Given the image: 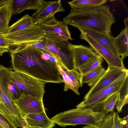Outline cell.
Wrapping results in <instances>:
<instances>
[{"mask_svg":"<svg viewBox=\"0 0 128 128\" xmlns=\"http://www.w3.org/2000/svg\"><path fill=\"white\" fill-rule=\"evenodd\" d=\"M113 128H121L120 123V118L117 112H114Z\"/></svg>","mask_w":128,"mask_h":128,"instance_id":"32","label":"cell"},{"mask_svg":"<svg viewBox=\"0 0 128 128\" xmlns=\"http://www.w3.org/2000/svg\"><path fill=\"white\" fill-rule=\"evenodd\" d=\"M124 23L125 26V29L128 30V18L127 17L124 20Z\"/></svg>","mask_w":128,"mask_h":128,"instance_id":"34","label":"cell"},{"mask_svg":"<svg viewBox=\"0 0 128 128\" xmlns=\"http://www.w3.org/2000/svg\"><path fill=\"white\" fill-rule=\"evenodd\" d=\"M82 128H96L95 127L91 126H88L86 125L85 126H84Z\"/></svg>","mask_w":128,"mask_h":128,"instance_id":"36","label":"cell"},{"mask_svg":"<svg viewBox=\"0 0 128 128\" xmlns=\"http://www.w3.org/2000/svg\"><path fill=\"white\" fill-rule=\"evenodd\" d=\"M44 31L40 26L34 24L26 29L13 32L2 34L10 46H26L41 40Z\"/></svg>","mask_w":128,"mask_h":128,"instance_id":"6","label":"cell"},{"mask_svg":"<svg viewBox=\"0 0 128 128\" xmlns=\"http://www.w3.org/2000/svg\"><path fill=\"white\" fill-rule=\"evenodd\" d=\"M14 102L24 118L29 114L46 112L43 100L30 96L22 95Z\"/></svg>","mask_w":128,"mask_h":128,"instance_id":"12","label":"cell"},{"mask_svg":"<svg viewBox=\"0 0 128 128\" xmlns=\"http://www.w3.org/2000/svg\"><path fill=\"white\" fill-rule=\"evenodd\" d=\"M118 100L116 105L117 113H120L123 107L128 103V77L118 92Z\"/></svg>","mask_w":128,"mask_h":128,"instance_id":"25","label":"cell"},{"mask_svg":"<svg viewBox=\"0 0 128 128\" xmlns=\"http://www.w3.org/2000/svg\"><path fill=\"white\" fill-rule=\"evenodd\" d=\"M4 36L0 34V56L9 52L10 48Z\"/></svg>","mask_w":128,"mask_h":128,"instance_id":"31","label":"cell"},{"mask_svg":"<svg viewBox=\"0 0 128 128\" xmlns=\"http://www.w3.org/2000/svg\"><path fill=\"white\" fill-rule=\"evenodd\" d=\"M103 58L96 54L88 59L77 70L83 76L101 65Z\"/></svg>","mask_w":128,"mask_h":128,"instance_id":"22","label":"cell"},{"mask_svg":"<svg viewBox=\"0 0 128 128\" xmlns=\"http://www.w3.org/2000/svg\"><path fill=\"white\" fill-rule=\"evenodd\" d=\"M0 128H2L0 126Z\"/></svg>","mask_w":128,"mask_h":128,"instance_id":"37","label":"cell"},{"mask_svg":"<svg viewBox=\"0 0 128 128\" xmlns=\"http://www.w3.org/2000/svg\"><path fill=\"white\" fill-rule=\"evenodd\" d=\"M9 0H0V7L7 3Z\"/></svg>","mask_w":128,"mask_h":128,"instance_id":"35","label":"cell"},{"mask_svg":"<svg viewBox=\"0 0 128 128\" xmlns=\"http://www.w3.org/2000/svg\"><path fill=\"white\" fill-rule=\"evenodd\" d=\"M106 115L102 111L76 107L58 114L50 119L55 124L64 127L85 124L98 128Z\"/></svg>","mask_w":128,"mask_h":128,"instance_id":"3","label":"cell"},{"mask_svg":"<svg viewBox=\"0 0 128 128\" xmlns=\"http://www.w3.org/2000/svg\"><path fill=\"white\" fill-rule=\"evenodd\" d=\"M0 126L2 128H17L4 114L0 112Z\"/></svg>","mask_w":128,"mask_h":128,"instance_id":"30","label":"cell"},{"mask_svg":"<svg viewBox=\"0 0 128 128\" xmlns=\"http://www.w3.org/2000/svg\"><path fill=\"white\" fill-rule=\"evenodd\" d=\"M24 119L26 125L23 128H52L55 124L48 117L46 112L29 114Z\"/></svg>","mask_w":128,"mask_h":128,"instance_id":"16","label":"cell"},{"mask_svg":"<svg viewBox=\"0 0 128 128\" xmlns=\"http://www.w3.org/2000/svg\"><path fill=\"white\" fill-rule=\"evenodd\" d=\"M71 8L69 14L63 19V21L66 24L111 35V26L115 22V20L108 6Z\"/></svg>","mask_w":128,"mask_h":128,"instance_id":"2","label":"cell"},{"mask_svg":"<svg viewBox=\"0 0 128 128\" xmlns=\"http://www.w3.org/2000/svg\"><path fill=\"white\" fill-rule=\"evenodd\" d=\"M68 41H57L47 38L44 50L52 53L68 70L74 69L73 56Z\"/></svg>","mask_w":128,"mask_h":128,"instance_id":"8","label":"cell"},{"mask_svg":"<svg viewBox=\"0 0 128 128\" xmlns=\"http://www.w3.org/2000/svg\"><path fill=\"white\" fill-rule=\"evenodd\" d=\"M10 49L14 71L23 73L47 82H63L57 65L60 62L50 52L28 45Z\"/></svg>","mask_w":128,"mask_h":128,"instance_id":"1","label":"cell"},{"mask_svg":"<svg viewBox=\"0 0 128 128\" xmlns=\"http://www.w3.org/2000/svg\"><path fill=\"white\" fill-rule=\"evenodd\" d=\"M34 24L32 16L26 14L10 26L6 33L9 34L20 31Z\"/></svg>","mask_w":128,"mask_h":128,"instance_id":"21","label":"cell"},{"mask_svg":"<svg viewBox=\"0 0 128 128\" xmlns=\"http://www.w3.org/2000/svg\"><path fill=\"white\" fill-rule=\"evenodd\" d=\"M105 71L101 65L94 69L83 76V84H87L88 86L92 87L98 82Z\"/></svg>","mask_w":128,"mask_h":128,"instance_id":"24","label":"cell"},{"mask_svg":"<svg viewBox=\"0 0 128 128\" xmlns=\"http://www.w3.org/2000/svg\"><path fill=\"white\" fill-rule=\"evenodd\" d=\"M120 123L121 128H128V115L122 118H120Z\"/></svg>","mask_w":128,"mask_h":128,"instance_id":"33","label":"cell"},{"mask_svg":"<svg viewBox=\"0 0 128 128\" xmlns=\"http://www.w3.org/2000/svg\"><path fill=\"white\" fill-rule=\"evenodd\" d=\"M68 46L72 54L74 69H78L90 58L96 54L90 46L74 45L70 43Z\"/></svg>","mask_w":128,"mask_h":128,"instance_id":"14","label":"cell"},{"mask_svg":"<svg viewBox=\"0 0 128 128\" xmlns=\"http://www.w3.org/2000/svg\"><path fill=\"white\" fill-rule=\"evenodd\" d=\"M118 92H116L109 96L104 102L102 111L106 115L114 111L118 101Z\"/></svg>","mask_w":128,"mask_h":128,"instance_id":"27","label":"cell"},{"mask_svg":"<svg viewBox=\"0 0 128 128\" xmlns=\"http://www.w3.org/2000/svg\"><path fill=\"white\" fill-rule=\"evenodd\" d=\"M10 67L0 64V112L17 127L26 125L24 118L10 97L5 84L4 78Z\"/></svg>","mask_w":128,"mask_h":128,"instance_id":"4","label":"cell"},{"mask_svg":"<svg viewBox=\"0 0 128 128\" xmlns=\"http://www.w3.org/2000/svg\"><path fill=\"white\" fill-rule=\"evenodd\" d=\"M44 36L46 38L54 40L64 41H68V39L62 35L56 33L44 30Z\"/></svg>","mask_w":128,"mask_h":128,"instance_id":"29","label":"cell"},{"mask_svg":"<svg viewBox=\"0 0 128 128\" xmlns=\"http://www.w3.org/2000/svg\"><path fill=\"white\" fill-rule=\"evenodd\" d=\"M65 11L60 0L45 1L41 6L33 14L32 16L34 24L36 25H52L56 23L58 21L55 18L54 14L58 12Z\"/></svg>","mask_w":128,"mask_h":128,"instance_id":"7","label":"cell"},{"mask_svg":"<svg viewBox=\"0 0 128 128\" xmlns=\"http://www.w3.org/2000/svg\"><path fill=\"white\" fill-rule=\"evenodd\" d=\"M114 112H111L105 115L98 128H114Z\"/></svg>","mask_w":128,"mask_h":128,"instance_id":"28","label":"cell"},{"mask_svg":"<svg viewBox=\"0 0 128 128\" xmlns=\"http://www.w3.org/2000/svg\"><path fill=\"white\" fill-rule=\"evenodd\" d=\"M12 69L10 67L4 78L5 85L12 100L14 102L18 99L22 95L18 88L12 81L11 74Z\"/></svg>","mask_w":128,"mask_h":128,"instance_id":"23","label":"cell"},{"mask_svg":"<svg viewBox=\"0 0 128 128\" xmlns=\"http://www.w3.org/2000/svg\"><path fill=\"white\" fill-rule=\"evenodd\" d=\"M45 2L43 0H12V14L26 10H38Z\"/></svg>","mask_w":128,"mask_h":128,"instance_id":"17","label":"cell"},{"mask_svg":"<svg viewBox=\"0 0 128 128\" xmlns=\"http://www.w3.org/2000/svg\"><path fill=\"white\" fill-rule=\"evenodd\" d=\"M57 66L64 83V90L66 91L70 89L76 94L79 95L78 90L82 86L83 75L77 69L68 70L61 64Z\"/></svg>","mask_w":128,"mask_h":128,"instance_id":"13","label":"cell"},{"mask_svg":"<svg viewBox=\"0 0 128 128\" xmlns=\"http://www.w3.org/2000/svg\"><path fill=\"white\" fill-rule=\"evenodd\" d=\"M80 32V38L88 42L96 53L106 60L108 66L125 68L123 60L120 58L116 56L107 48L95 41L87 34Z\"/></svg>","mask_w":128,"mask_h":128,"instance_id":"10","label":"cell"},{"mask_svg":"<svg viewBox=\"0 0 128 128\" xmlns=\"http://www.w3.org/2000/svg\"><path fill=\"white\" fill-rule=\"evenodd\" d=\"M128 72L126 68L108 66L98 82L93 86L85 95L84 100L92 96L110 84L124 74Z\"/></svg>","mask_w":128,"mask_h":128,"instance_id":"11","label":"cell"},{"mask_svg":"<svg viewBox=\"0 0 128 128\" xmlns=\"http://www.w3.org/2000/svg\"><path fill=\"white\" fill-rule=\"evenodd\" d=\"M128 30L124 28L114 39L115 47L122 60L128 56Z\"/></svg>","mask_w":128,"mask_h":128,"instance_id":"18","label":"cell"},{"mask_svg":"<svg viewBox=\"0 0 128 128\" xmlns=\"http://www.w3.org/2000/svg\"><path fill=\"white\" fill-rule=\"evenodd\" d=\"M11 78L22 95L30 96L43 100L46 82L26 74L13 71L11 74Z\"/></svg>","mask_w":128,"mask_h":128,"instance_id":"5","label":"cell"},{"mask_svg":"<svg viewBox=\"0 0 128 128\" xmlns=\"http://www.w3.org/2000/svg\"><path fill=\"white\" fill-rule=\"evenodd\" d=\"M106 0H74L68 3L71 8H78L98 6L106 3Z\"/></svg>","mask_w":128,"mask_h":128,"instance_id":"26","label":"cell"},{"mask_svg":"<svg viewBox=\"0 0 128 128\" xmlns=\"http://www.w3.org/2000/svg\"><path fill=\"white\" fill-rule=\"evenodd\" d=\"M40 26L43 30L60 34L70 40H73L71 37L67 25L63 21H58L56 23L52 25L42 24Z\"/></svg>","mask_w":128,"mask_h":128,"instance_id":"20","label":"cell"},{"mask_svg":"<svg viewBox=\"0 0 128 128\" xmlns=\"http://www.w3.org/2000/svg\"><path fill=\"white\" fill-rule=\"evenodd\" d=\"M12 15V0H9L0 7V34H3L6 32Z\"/></svg>","mask_w":128,"mask_h":128,"instance_id":"19","label":"cell"},{"mask_svg":"<svg viewBox=\"0 0 128 128\" xmlns=\"http://www.w3.org/2000/svg\"><path fill=\"white\" fill-rule=\"evenodd\" d=\"M77 28L80 32L87 34L95 41L107 48L116 56L120 58L114 46V38L112 35L88 28L82 27H78Z\"/></svg>","mask_w":128,"mask_h":128,"instance_id":"15","label":"cell"},{"mask_svg":"<svg viewBox=\"0 0 128 128\" xmlns=\"http://www.w3.org/2000/svg\"><path fill=\"white\" fill-rule=\"evenodd\" d=\"M128 77V72L122 75L110 84L103 88L92 96L84 100L76 107H88L104 102L110 95L118 92Z\"/></svg>","mask_w":128,"mask_h":128,"instance_id":"9","label":"cell"}]
</instances>
